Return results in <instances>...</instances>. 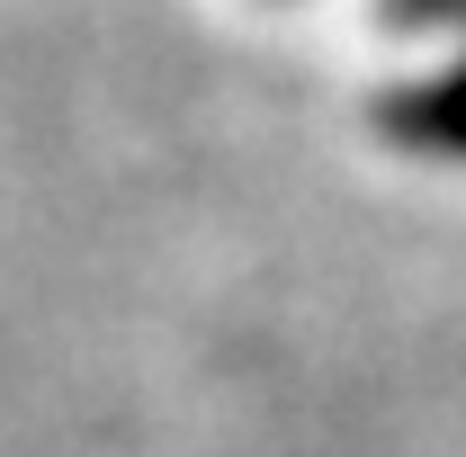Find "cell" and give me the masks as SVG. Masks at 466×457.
Returning <instances> with one entry per match:
<instances>
[{"label":"cell","mask_w":466,"mask_h":457,"mask_svg":"<svg viewBox=\"0 0 466 457\" xmlns=\"http://www.w3.org/2000/svg\"><path fill=\"white\" fill-rule=\"evenodd\" d=\"M377 126L412 144V153H449L466 162V63H449L440 81H412V90H386L377 99Z\"/></svg>","instance_id":"obj_1"},{"label":"cell","mask_w":466,"mask_h":457,"mask_svg":"<svg viewBox=\"0 0 466 457\" xmlns=\"http://www.w3.org/2000/svg\"><path fill=\"white\" fill-rule=\"evenodd\" d=\"M395 18H412V27H466V0H395Z\"/></svg>","instance_id":"obj_2"}]
</instances>
